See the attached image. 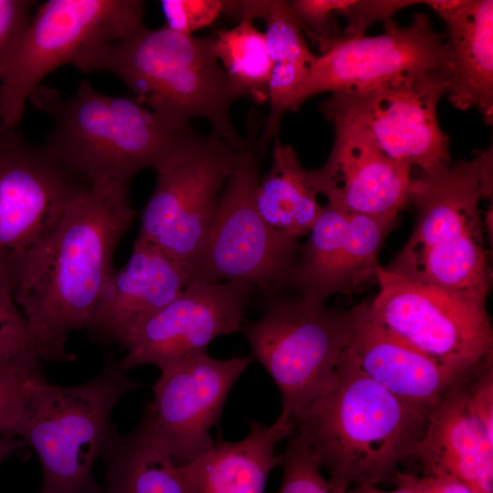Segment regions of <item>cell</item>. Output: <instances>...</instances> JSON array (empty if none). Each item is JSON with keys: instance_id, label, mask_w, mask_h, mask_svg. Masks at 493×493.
Masks as SVG:
<instances>
[{"instance_id": "9c48e42d", "label": "cell", "mask_w": 493, "mask_h": 493, "mask_svg": "<svg viewBox=\"0 0 493 493\" xmlns=\"http://www.w3.org/2000/svg\"><path fill=\"white\" fill-rule=\"evenodd\" d=\"M237 150L192 129L154 168L156 183L141 218L138 238L188 268L216 215Z\"/></svg>"}, {"instance_id": "4fadbf2b", "label": "cell", "mask_w": 493, "mask_h": 493, "mask_svg": "<svg viewBox=\"0 0 493 493\" xmlns=\"http://www.w3.org/2000/svg\"><path fill=\"white\" fill-rule=\"evenodd\" d=\"M44 145L0 131V270L15 287L86 183Z\"/></svg>"}, {"instance_id": "d590c367", "label": "cell", "mask_w": 493, "mask_h": 493, "mask_svg": "<svg viewBox=\"0 0 493 493\" xmlns=\"http://www.w3.org/2000/svg\"><path fill=\"white\" fill-rule=\"evenodd\" d=\"M22 443L15 436L0 435V465L8 456L16 454Z\"/></svg>"}, {"instance_id": "5b68a950", "label": "cell", "mask_w": 493, "mask_h": 493, "mask_svg": "<svg viewBox=\"0 0 493 493\" xmlns=\"http://www.w3.org/2000/svg\"><path fill=\"white\" fill-rule=\"evenodd\" d=\"M53 120L44 146L72 174L90 184L129 188L155 168L190 130H171L135 99L103 94L82 80L71 98L38 86L28 99Z\"/></svg>"}, {"instance_id": "44dd1931", "label": "cell", "mask_w": 493, "mask_h": 493, "mask_svg": "<svg viewBox=\"0 0 493 493\" xmlns=\"http://www.w3.org/2000/svg\"><path fill=\"white\" fill-rule=\"evenodd\" d=\"M409 459L419 464L423 475L451 477L475 493H493V434L471 409L462 375L431 407Z\"/></svg>"}, {"instance_id": "7402d4cb", "label": "cell", "mask_w": 493, "mask_h": 493, "mask_svg": "<svg viewBox=\"0 0 493 493\" xmlns=\"http://www.w3.org/2000/svg\"><path fill=\"white\" fill-rule=\"evenodd\" d=\"M446 22L450 66L448 97L461 110L474 107L493 121V1L429 0Z\"/></svg>"}, {"instance_id": "6da1fadb", "label": "cell", "mask_w": 493, "mask_h": 493, "mask_svg": "<svg viewBox=\"0 0 493 493\" xmlns=\"http://www.w3.org/2000/svg\"><path fill=\"white\" fill-rule=\"evenodd\" d=\"M137 212L129 188L82 185L42 249L22 273L14 300L42 361L77 359L68 335L85 330L108 278L115 249Z\"/></svg>"}, {"instance_id": "d6a6232c", "label": "cell", "mask_w": 493, "mask_h": 493, "mask_svg": "<svg viewBox=\"0 0 493 493\" xmlns=\"http://www.w3.org/2000/svg\"><path fill=\"white\" fill-rule=\"evenodd\" d=\"M419 3L423 1L345 0L339 15L346 18L347 26L341 32L340 42L362 37L367 28L374 22L378 20L385 22L398 10Z\"/></svg>"}, {"instance_id": "8fae6325", "label": "cell", "mask_w": 493, "mask_h": 493, "mask_svg": "<svg viewBox=\"0 0 493 493\" xmlns=\"http://www.w3.org/2000/svg\"><path fill=\"white\" fill-rule=\"evenodd\" d=\"M379 292L368 303L387 332L463 374L492 353L493 330L485 303L415 282L379 266Z\"/></svg>"}, {"instance_id": "d6986e66", "label": "cell", "mask_w": 493, "mask_h": 493, "mask_svg": "<svg viewBox=\"0 0 493 493\" xmlns=\"http://www.w3.org/2000/svg\"><path fill=\"white\" fill-rule=\"evenodd\" d=\"M187 282L181 262L137 238L127 264L113 269L104 284L85 330L99 343L119 345L132 328L176 299Z\"/></svg>"}, {"instance_id": "4316f807", "label": "cell", "mask_w": 493, "mask_h": 493, "mask_svg": "<svg viewBox=\"0 0 493 493\" xmlns=\"http://www.w3.org/2000/svg\"><path fill=\"white\" fill-rule=\"evenodd\" d=\"M214 51L232 85L256 104L268 101L272 63L266 35L248 18L213 37Z\"/></svg>"}, {"instance_id": "7c38bea8", "label": "cell", "mask_w": 493, "mask_h": 493, "mask_svg": "<svg viewBox=\"0 0 493 493\" xmlns=\"http://www.w3.org/2000/svg\"><path fill=\"white\" fill-rule=\"evenodd\" d=\"M449 86V70L433 71L368 89L334 92L320 109L332 123L364 130L389 157L429 172L451 163L449 138L436 116L437 104Z\"/></svg>"}, {"instance_id": "83f0119b", "label": "cell", "mask_w": 493, "mask_h": 493, "mask_svg": "<svg viewBox=\"0 0 493 493\" xmlns=\"http://www.w3.org/2000/svg\"><path fill=\"white\" fill-rule=\"evenodd\" d=\"M33 351L0 356V435L15 436L33 386L46 380Z\"/></svg>"}, {"instance_id": "e0dca14e", "label": "cell", "mask_w": 493, "mask_h": 493, "mask_svg": "<svg viewBox=\"0 0 493 493\" xmlns=\"http://www.w3.org/2000/svg\"><path fill=\"white\" fill-rule=\"evenodd\" d=\"M395 218L354 214L326 203L299 246L292 284L300 298L325 304L331 295L376 278L379 253Z\"/></svg>"}, {"instance_id": "8992f818", "label": "cell", "mask_w": 493, "mask_h": 493, "mask_svg": "<svg viewBox=\"0 0 493 493\" xmlns=\"http://www.w3.org/2000/svg\"><path fill=\"white\" fill-rule=\"evenodd\" d=\"M142 385L108 355L100 372L88 382L63 386L44 380L33 386L15 436L23 437L39 458L40 493H101L93 467L114 425L111 413Z\"/></svg>"}, {"instance_id": "1f68e13d", "label": "cell", "mask_w": 493, "mask_h": 493, "mask_svg": "<svg viewBox=\"0 0 493 493\" xmlns=\"http://www.w3.org/2000/svg\"><path fill=\"white\" fill-rule=\"evenodd\" d=\"M26 351H33L26 320L14 300L13 285L0 270V356Z\"/></svg>"}, {"instance_id": "d4e9b609", "label": "cell", "mask_w": 493, "mask_h": 493, "mask_svg": "<svg viewBox=\"0 0 493 493\" xmlns=\"http://www.w3.org/2000/svg\"><path fill=\"white\" fill-rule=\"evenodd\" d=\"M310 171L305 170L293 147L278 139L272 163L256 189L257 208L267 226L278 234L298 239L309 234L325 205Z\"/></svg>"}, {"instance_id": "2e32d148", "label": "cell", "mask_w": 493, "mask_h": 493, "mask_svg": "<svg viewBox=\"0 0 493 493\" xmlns=\"http://www.w3.org/2000/svg\"><path fill=\"white\" fill-rule=\"evenodd\" d=\"M449 70L446 33L436 32L425 14L406 26L392 18L375 37L341 41L317 57L298 101L323 92L357 91L413 75Z\"/></svg>"}, {"instance_id": "484cf974", "label": "cell", "mask_w": 493, "mask_h": 493, "mask_svg": "<svg viewBox=\"0 0 493 493\" xmlns=\"http://www.w3.org/2000/svg\"><path fill=\"white\" fill-rule=\"evenodd\" d=\"M101 457L107 481L101 493H188L177 466L137 425L120 435L114 425Z\"/></svg>"}, {"instance_id": "7a4b0ae2", "label": "cell", "mask_w": 493, "mask_h": 493, "mask_svg": "<svg viewBox=\"0 0 493 493\" xmlns=\"http://www.w3.org/2000/svg\"><path fill=\"white\" fill-rule=\"evenodd\" d=\"M72 65L84 72L115 75L137 101L174 131H188L193 119L202 118L212 134L234 149L244 143L230 113L233 103L244 96L217 60L213 37L142 25L118 40L87 47Z\"/></svg>"}, {"instance_id": "ffe728a7", "label": "cell", "mask_w": 493, "mask_h": 493, "mask_svg": "<svg viewBox=\"0 0 493 493\" xmlns=\"http://www.w3.org/2000/svg\"><path fill=\"white\" fill-rule=\"evenodd\" d=\"M348 314L345 358L397 398L430 409L464 374L391 335L372 319L368 303L353 307Z\"/></svg>"}, {"instance_id": "ba28073f", "label": "cell", "mask_w": 493, "mask_h": 493, "mask_svg": "<svg viewBox=\"0 0 493 493\" xmlns=\"http://www.w3.org/2000/svg\"><path fill=\"white\" fill-rule=\"evenodd\" d=\"M251 358L270 375L281 396V413L291 419L329 390L349 336L348 311L278 296L264 315L243 324Z\"/></svg>"}, {"instance_id": "4dcf8cb0", "label": "cell", "mask_w": 493, "mask_h": 493, "mask_svg": "<svg viewBox=\"0 0 493 493\" xmlns=\"http://www.w3.org/2000/svg\"><path fill=\"white\" fill-rule=\"evenodd\" d=\"M166 27L185 36L212 24L224 12L221 0H163Z\"/></svg>"}, {"instance_id": "9a60e30c", "label": "cell", "mask_w": 493, "mask_h": 493, "mask_svg": "<svg viewBox=\"0 0 493 493\" xmlns=\"http://www.w3.org/2000/svg\"><path fill=\"white\" fill-rule=\"evenodd\" d=\"M255 292L240 281L187 283L176 299L123 337L121 367L128 372L151 364L162 371L206 353L214 339L241 330Z\"/></svg>"}, {"instance_id": "cb8c5ba5", "label": "cell", "mask_w": 493, "mask_h": 493, "mask_svg": "<svg viewBox=\"0 0 493 493\" xmlns=\"http://www.w3.org/2000/svg\"><path fill=\"white\" fill-rule=\"evenodd\" d=\"M224 12L239 19L261 18L266 24L264 33L272 69L269 112L257 141V150L262 154L276 138L284 114L299 110V96L317 56L309 50L302 28L287 1H225Z\"/></svg>"}, {"instance_id": "e575fe53", "label": "cell", "mask_w": 493, "mask_h": 493, "mask_svg": "<svg viewBox=\"0 0 493 493\" xmlns=\"http://www.w3.org/2000/svg\"><path fill=\"white\" fill-rule=\"evenodd\" d=\"M391 480L412 493H475L465 483L447 476H416L397 471Z\"/></svg>"}, {"instance_id": "8d00e7d4", "label": "cell", "mask_w": 493, "mask_h": 493, "mask_svg": "<svg viewBox=\"0 0 493 493\" xmlns=\"http://www.w3.org/2000/svg\"><path fill=\"white\" fill-rule=\"evenodd\" d=\"M347 493H412V492L402 488H397L395 490H393V491H384L376 488L375 485H362V486H357V487L348 489Z\"/></svg>"}, {"instance_id": "f546056e", "label": "cell", "mask_w": 493, "mask_h": 493, "mask_svg": "<svg viewBox=\"0 0 493 493\" xmlns=\"http://www.w3.org/2000/svg\"><path fill=\"white\" fill-rule=\"evenodd\" d=\"M345 0H295L289 1V8L299 23L315 38L321 54L329 50L341 38V32L335 20Z\"/></svg>"}, {"instance_id": "ac0fdd59", "label": "cell", "mask_w": 493, "mask_h": 493, "mask_svg": "<svg viewBox=\"0 0 493 493\" xmlns=\"http://www.w3.org/2000/svg\"><path fill=\"white\" fill-rule=\"evenodd\" d=\"M333 126L328 160L310 171L320 194L351 213L396 217L408 202L412 167L385 154L362 128L346 122Z\"/></svg>"}, {"instance_id": "30bf717a", "label": "cell", "mask_w": 493, "mask_h": 493, "mask_svg": "<svg viewBox=\"0 0 493 493\" xmlns=\"http://www.w3.org/2000/svg\"><path fill=\"white\" fill-rule=\"evenodd\" d=\"M140 0H48L39 5L0 79V131L15 129L43 79L88 46L118 40L142 24Z\"/></svg>"}, {"instance_id": "836d02e7", "label": "cell", "mask_w": 493, "mask_h": 493, "mask_svg": "<svg viewBox=\"0 0 493 493\" xmlns=\"http://www.w3.org/2000/svg\"><path fill=\"white\" fill-rule=\"evenodd\" d=\"M34 3L29 0H0V79L29 24Z\"/></svg>"}, {"instance_id": "52a82bcc", "label": "cell", "mask_w": 493, "mask_h": 493, "mask_svg": "<svg viewBox=\"0 0 493 493\" xmlns=\"http://www.w3.org/2000/svg\"><path fill=\"white\" fill-rule=\"evenodd\" d=\"M260 121L251 113L247 136L222 190L208 235L188 268V282L240 281L267 301L292 284L298 239L270 228L256 205L259 177L257 137Z\"/></svg>"}, {"instance_id": "5bb4252c", "label": "cell", "mask_w": 493, "mask_h": 493, "mask_svg": "<svg viewBox=\"0 0 493 493\" xmlns=\"http://www.w3.org/2000/svg\"><path fill=\"white\" fill-rule=\"evenodd\" d=\"M251 361L250 356L219 360L206 352L162 370L152 386L153 400L137 426L175 466L195 459L214 445L210 431Z\"/></svg>"}, {"instance_id": "277c9868", "label": "cell", "mask_w": 493, "mask_h": 493, "mask_svg": "<svg viewBox=\"0 0 493 493\" xmlns=\"http://www.w3.org/2000/svg\"><path fill=\"white\" fill-rule=\"evenodd\" d=\"M493 151L422 172L408 202L417 211L407 242L385 268L410 280L486 303V261L479 200L492 194Z\"/></svg>"}, {"instance_id": "3957f363", "label": "cell", "mask_w": 493, "mask_h": 493, "mask_svg": "<svg viewBox=\"0 0 493 493\" xmlns=\"http://www.w3.org/2000/svg\"><path fill=\"white\" fill-rule=\"evenodd\" d=\"M430 409L393 395L342 354L333 385L292 421L330 481L347 491L391 479L421 441Z\"/></svg>"}, {"instance_id": "f1b7e54d", "label": "cell", "mask_w": 493, "mask_h": 493, "mask_svg": "<svg viewBox=\"0 0 493 493\" xmlns=\"http://www.w3.org/2000/svg\"><path fill=\"white\" fill-rule=\"evenodd\" d=\"M282 479L278 493H347L321 473V467L306 440L296 431L280 454Z\"/></svg>"}, {"instance_id": "603a6c76", "label": "cell", "mask_w": 493, "mask_h": 493, "mask_svg": "<svg viewBox=\"0 0 493 493\" xmlns=\"http://www.w3.org/2000/svg\"><path fill=\"white\" fill-rule=\"evenodd\" d=\"M294 432V422L282 413L269 425L254 419L243 439L219 438L177 470L188 493H264L270 472L280 467L276 446Z\"/></svg>"}]
</instances>
